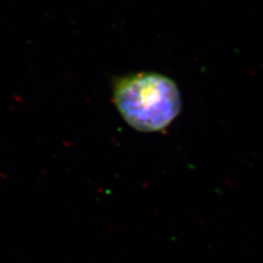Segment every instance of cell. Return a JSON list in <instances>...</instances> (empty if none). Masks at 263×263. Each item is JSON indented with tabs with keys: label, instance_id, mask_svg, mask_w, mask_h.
<instances>
[{
	"label": "cell",
	"instance_id": "cell-1",
	"mask_svg": "<svg viewBox=\"0 0 263 263\" xmlns=\"http://www.w3.org/2000/svg\"><path fill=\"white\" fill-rule=\"evenodd\" d=\"M113 101L129 126L146 133L167 128L181 111L177 84L157 72H137L117 79Z\"/></svg>",
	"mask_w": 263,
	"mask_h": 263
}]
</instances>
